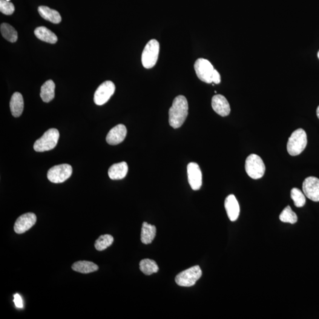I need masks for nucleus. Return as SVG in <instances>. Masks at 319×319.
Segmentation results:
<instances>
[{
	"label": "nucleus",
	"instance_id": "obj_1",
	"mask_svg": "<svg viewBox=\"0 0 319 319\" xmlns=\"http://www.w3.org/2000/svg\"><path fill=\"white\" fill-rule=\"evenodd\" d=\"M188 102L185 97L179 96L175 98L169 111V123L172 127L179 128L183 124L188 116Z\"/></svg>",
	"mask_w": 319,
	"mask_h": 319
},
{
	"label": "nucleus",
	"instance_id": "obj_2",
	"mask_svg": "<svg viewBox=\"0 0 319 319\" xmlns=\"http://www.w3.org/2000/svg\"><path fill=\"white\" fill-rule=\"evenodd\" d=\"M307 145V134L302 128L297 129L292 134L287 143V151L292 156H298L304 151Z\"/></svg>",
	"mask_w": 319,
	"mask_h": 319
},
{
	"label": "nucleus",
	"instance_id": "obj_3",
	"mask_svg": "<svg viewBox=\"0 0 319 319\" xmlns=\"http://www.w3.org/2000/svg\"><path fill=\"white\" fill-rule=\"evenodd\" d=\"M59 139L58 130L55 128L49 129L34 143V150L37 152H44L52 150L56 146Z\"/></svg>",
	"mask_w": 319,
	"mask_h": 319
},
{
	"label": "nucleus",
	"instance_id": "obj_4",
	"mask_svg": "<svg viewBox=\"0 0 319 319\" xmlns=\"http://www.w3.org/2000/svg\"><path fill=\"white\" fill-rule=\"evenodd\" d=\"M245 168L247 174L253 179H260L266 172V166L263 160L255 154H250L246 158Z\"/></svg>",
	"mask_w": 319,
	"mask_h": 319
},
{
	"label": "nucleus",
	"instance_id": "obj_5",
	"mask_svg": "<svg viewBox=\"0 0 319 319\" xmlns=\"http://www.w3.org/2000/svg\"><path fill=\"white\" fill-rule=\"evenodd\" d=\"M160 51V45L157 40H150L144 49L142 56V62L143 67L146 69H150L156 65Z\"/></svg>",
	"mask_w": 319,
	"mask_h": 319
},
{
	"label": "nucleus",
	"instance_id": "obj_6",
	"mask_svg": "<svg viewBox=\"0 0 319 319\" xmlns=\"http://www.w3.org/2000/svg\"><path fill=\"white\" fill-rule=\"evenodd\" d=\"M202 271L199 266H195L187 269L178 274L175 281L181 287H192L202 277Z\"/></svg>",
	"mask_w": 319,
	"mask_h": 319
},
{
	"label": "nucleus",
	"instance_id": "obj_7",
	"mask_svg": "<svg viewBox=\"0 0 319 319\" xmlns=\"http://www.w3.org/2000/svg\"><path fill=\"white\" fill-rule=\"evenodd\" d=\"M73 174V168L68 164H62L54 166L48 172V179L54 183H61L65 182Z\"/></svg>",
	"mask_w": 319,
	"mask_h": 319
},
{
	"label": "nucleus",
	"instance_id": "obj_8",
	"mask_svg": "<svg viewBox=\"0 0 319 319\" xmlns=\"http://www.w3.org/2000/svg\"><path fill=\"white\" fill-rule=\"evenodd\" d=\"M194 68L198 78L207 83H212V75L215 69L209 60L203 58L197 59Z\"/></svg>",
	"mask_w": 319,
	"mask_h": 319
},
{
	"label": "nucleus",
	"instance_id": "obj_9",
	"mask_svg": "<svg viewBox=\"0 0 319 319\" xmlns=\"http://www.w3.org/2000/svg\"><path fill=\"white\" fill-rule=\"evenodd\" d=\"M115 91H116V86L113 82L107 80L102 83L95 93L94 102L97 105L105 104L113 96Z\"/></svg>",
	"mask_w": 319,
	"mask_h": 319
},
{
	"label": "nucleus",
	"instance_id": "obj_10",
	"mask_svg": "<svg viewBox=\"0 0 319 319\" xmlns=\"http://www.w3.org/2000/svg\"><path fill=\"white\" fill-rule=\"evenodd\" d=\"M187 172L190 186L194 191H198L202 185V174L199 166L196 163H190Z\"/></svg>",
	"mask_w": 319,
	"mask_h": 319
},
{
	"label": "nucleus",
	"instance_id": "obj_11",
	"mask_svg": "<svg viewBox=\"0 0 319 319\" xmlns=\"http://www.w3.org/2000/svg\"><path fill=\"white\" fill-rule=\"evenodd\" d=\"M305 196L313 202H319V179L315 177H307L303 183Z\"/></svg>",
	"mask_w": 319,
	"mask_h": 319
},
{
	"label": "nucleus",
	"instance_id": "obj_12",
	"mask_svg": "<svg viewBox=\"0 0 319 319\" xmlns=\"http://www.w3.org/2000/svg\"><path fill=\"white\" fill-rule=\"evenodd\" d=\"M37 221L36 215L33 213H26L20 216L14 224V231L17 234H21L29 230L34 225Z\"/></svg>",
	"mask_w": 319,
	"mask_h": 319
},
{
	"label": "nucleus",
	"instance_id": "obj_13",
	"mask_svg": "<svg viewBox=\"0 0 319 319\" xmlns=\"http://www.w3.org/2000/svg\"><path fill=\"white\" fill-rule=\"evenodd\" d=\"M213 110L222 117L228 116L231 112L229 103L226 98L222 95H216L212 99Z\"/></svg>",
	"mask_w": 319,
	"mask_h": 319
},
{
	"label": "nucleus",
	"instance_id": "obj_14",
	"mask_svg": "<svg viewBox=\"0 0 319 319\" xmlns=\"http://www.w3.org/2000/svg\"><path fill=\"white\" fill-rule=\"evenodd\" d=\"M127 130L123 124L117 125L112 128L106 137V142L110 145H117L125 139Z\"/></svg>",
	"mask_w": 319,
	"mask_h": 319
},
{
	"label": "nucleus",
	"instance_id": "obj_15",
	"mask_svg": "<svg viewBox=\"0 0 319 319\" xmlns=\"http://www.w3.org/2000/svg\"><path fill=\"white\" fill-rule=\"evenodd\" d=\"M225 208L229 220L232 222L237 221L239 217L240 207L234 195H230L226 198Z\"/></svg>",
	"mask_w": 319,
	"mask_h": 319
},
{
	"label": "nucleus",
	"instance_id": "obj_16",
	"mask_svg": "<svg viewBox=\"0 0 319 319\" xmlns=\"http://www.w3.org/2000/svg\"><path fill=\"white\" fill-rule=\"evenodd\" d=\"M128 167L126 162L114 164L108 170V176L112 180L123 179L128 173Z\"/></svg>",
	"mask_w": 319,
	"mask_h": 319
},
{
	"label": "nucleus",
	"instance_id": "obj_17",
	"mask_svg": "<svg viewBox=\"0 0 319 319\" xmlns=\"http://www.w3.org/2000/svg\"><path fill=\"white\" fill-rule=\"evenodd\" d=\"M11 114L14 117H19L24 109V100L22 95L19 93H14L10 102Z\"/></svg>",
	"mask_w": 319,
	"mask_h": 319
},
{
	"label": "nucleus",
	"instance_id": "obj_18",
	"mask_svg": "<svg viewBox=\"0 0 319 319\" xmlns=\"http://www.w3.org/2000/svg\"><path fill=\"white\" fill-rule=\"evenodd\" d=\"M38 11L42 18L54 24H60L62 21V17L58 11L51 9L49 7L40 6L38 8Z\"/></svg>",
	"mask_w": 319,
	"mask_h": 319
},
{
	"label": "nucleus",
	"instance_id": "obj_19",
	"mask_svg": "<svg viewBox=\"0 0 319 319\" xmlns=\"http://www.w3.org/2000/svg\"><path fill=\"white\" fill-rule=\"evenodd\" d=\"M156 235V226L147 222H143L141 232V241L143 244H150L153 242Z\"/></svg>",
	"mask_w": 319,
	"mask_h": 319
},
{
	"label": "nucleus",
	"instance_id": "obj_20",
	"mask_svg": "<svg viewBox=\"0 0 319 319\" xmlns=\"http://www.w3.org/2000/svg\"><path fill=\"white\" fill-rule=\"evenodd\" d=\"M34 34L39 40L43 42L49 43L50 44H54L57 41V37L55 34L52 32L48 28L40 26L36 28L34 30Z\"/></svg>",
	"mask_w": 319,
	"mask_h": 319
},
{
	"label": "nucleus",
	"instance_id": "obj_21",
	"mask_svg": "<svg viewBox=\"0 0 319 319\" xmlns=\"http://www.w3.org/2000/svg\"><path fill=\"white\" fill-rule=\"evenodd\" d=\"M54 90H55V84L52 80H49L46 82L42 85L40 91V97L43 101L48 103L53 100L55 96Z\"/></svg>",
	"mask_w": 319,
	"mask_h": 319
},
{
	"label": "nucleus",
	"instance_id": "obj_22",
	"mask_svg": "<svg viewBox=\"0 0 319 319\" xmlns=\"http://www.w3.org/2000/svg\"><path fill=\"white\" fill-rule=\"evenodd\" d=\"M72 268L74 271L83 273V274H88V273L97 271L98 270V266L90 261H80L74 263Z\"/></svg>",
	"mask_w": 319,
	"mask_h": 319
},
{
	"label": "nucleus",
	"instance_id": "obj_23",
	"mask_svg": "<svg viewBox=\"0 0 319 319\" xmlns=\"http://www.w3.org/2000/svg\"><path fill=\"white\" fill-rule=\"evenodd\" d=\"M2 37L8 42L11 43L16 42L18 39L17 32L15 28L8 24H2L0 27Z\"/></svg>",
	"mask_w": 319,
	"mask_h": 319
},
{
	"label": "nucleus",
	"instance_id": "obj_24",
	"mask_svg": "<svg viewBox=\"0 0 319 319\" xmlns=\"http://www.w3.org/2000/svg\"><path fill=\"white\" fill-rule=\"evenodd\" d=\"M140 269L144 274L150 275L159 271V268L154 261L145 259L140 263Z\"/></svg>",
	"mask_w": 319,
	"mask_h": 319
},
{
	"label": "nucleus",
	"instance_id": "obj_25",
	"mask_svg": "<svg viewBox=\"0 0 319 319\" xmlns=\"http://www.w3.org/2000/svg\"><path fill=\"white\" fill-rule=\"evenodd\" d=\"M280 220L284 223L294 224L297 222L298 218L295 213L292 211L290 206H287L281 212L280 215Z\"/></svg>",
	"mask_w": 319,
	"mask_h": 319
},
{
	"label": "nucleus",
	"instance_id": "obj_26",
	"mask_svg": "<svg viewBox=\"0 0 319 319\" xmlns=\"http://www.w3.org/2000/svg\"><path fill=\"white\" fill-rule=\"evenodd\" d=\"M114 242V238L110 235H103L95 243V247L98 251H103L110 246Z\"/></svg>",
	"mask_w": 319,
	"mask_h": 319
},
{
	"label": "nucleus",
	"instance_id": "obj_27",
	"mask_svg": "<svg viewBox=\"0 0 319 319\" xmlns=\"http://www.w3.org/2000/svg\"><path fill=\"white\" fill-rule=\"evenodd\" d=\"M291 197L294 205L297 208H301L306 203L305 195L297 188H293L291 191Z\"/></svg>",
	"mask_w": 319,
	"mask_h": 319
},
{
	"label": "nucleus",
	"instance_id": "obj_28",
	"mask_svg": "<svg viewBox=\"0 0 319 319\" xmlns=\"http://www.w3.org/2000/svg\"><path fill=\"white\" fill-rule=\"evenodd\" d=\"M14 10L15 7L13 3L6 0H0V11L2 14L10 16L13 14Z\"/></svg>",
	"mask_w": 319,
	"mask_h": 319
},
{
	"label": "nucleus",
	"instance_id": "obj_29",
	"mask_svg": "<svg viewBox=\"0 0 319 319\" xmlns=\"http://www.w3.org/2000/svg\"><path fill=\"white\" fill-rule=\"evenodd\" d=\"M14 302L17 308L22 309L23 307H24L22 298L21 297V296H20L19 294H14Z\"/></svg>",
	"mask_w": 319,
	"mask_h": 319
},
{
	"label": "nucleus",
	"instance_id": "obj_30",
	"mask_svg": "<svg viewBox=\"0 0 319 319\" xmlns=\"http://www.w3.org/2000/svg\"><path fill=\"white\" fill-rule=\"evenodd\" d=\"M212 82L215 84H219L221 82V75L217 70H214L212 75Z\"/></svg>",
	"mask_w": 319,
	"mask_h": 319
},
{
	"label": "nucleus",
	"instance_id": "obj_31",
	"mask_svg": "<svg viewBox=\"0 0 319 319\" xmlns=\"http://www.w3.org/2000/svg\"><path fill=\"white\" fill-rule=\"evenodd\" d=\"M316 114H317V116L318 117V119H319V106L317 108V110H316Z\"/></svg>",
	"mask_w": 319,
	"mask_h": 319
},
{
	"label": "nucleus",
	"instance_id": "obj_32",
	"mask_svg": "<svg viewBox=\"0 0 319 319\" xmlns=\"http://www.w3.org/2000/svg\"><path fill=\"white\" fill-rule=\"evenodd\" d=\"M318 58L319 59V51H318Z\"/></svg>",
	"mask_w": 319,
	"mask_h": 319
},
{
	"label": "nucleus",
	"instance_id": "obj_33",
	"mask_svg": "<svg viewBox=\"0 0 319 319\" xmlns=\"http://www.w3.org/2000/svg\"><path fill=\"white\" fill-rule=\"evenodd\" d=\"M6 1H10V0H6Z\"/></svg>",
	"mask_w": 319,
	"mask_h": 319
}]
</instances>
